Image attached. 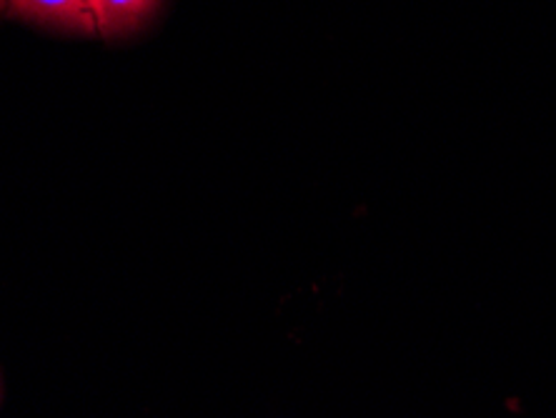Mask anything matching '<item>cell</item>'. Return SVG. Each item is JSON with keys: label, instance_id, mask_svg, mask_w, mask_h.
I'll list each match as a JSON object with an SVG mask.
<instances>
[{"label": "cell", "instance_id": "2", "mask_svg": "<svg viewBox=\"0 0 556 418\" xmlns=\"http://www.w3.org/2000/svg\"><path fill=\"white\" fill-rule=\"evenodd\" d=\"M159 0H93L98 33L101 36H124L141 28L151 18Z\"/></svg>", "mask_w": 556, "mask_h": 418}, {"label": "cell", "instance_id": "1", "mask_svg": "<svg viewBox=\"0 0 556 418\" xmlns=\"http://www.w3.org/2000/svg\"><path fill=\"white\" fill-rule=\"evenodd\" d=\"M5 11L43 26L98 33L93 0H5Z\"/></svg>", "mask_w": 556, "mask_h": 418}, {"label": "cell", "instance_id": "3", "mask_svg": "<svg viewBox=\"0 0 556 418\" xmlns=\"http://www.w3.org/2000/svg\"><path fill=\"white\" fill-rule=\"evenodd\" d=\"M0 11H5V0H0Z\"/></svg>", "mask_w": 556, "mask_h": 418}]
</instances>
